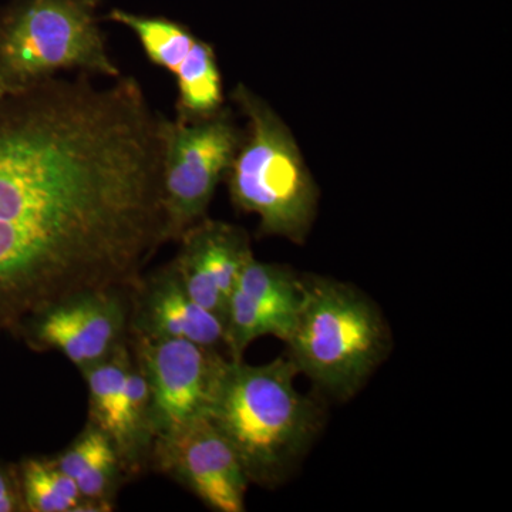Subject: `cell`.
<instances>
[{
	"label": "cell",
	"instance_id": "obj_3",
	"mask_svg": "<svg viewBox=\"0 0 512 512\" xmlns=\"http://www.w3.org/2000/svg\"><path fill=\"white\" fill-rule=\"evenodd\" d=\"M302 302L289 359L299 373L340 402L369 382L392 350V332L379 306L348 282L301 275Z\"/></svg>",
	"mask_w": 512,
	"mask_h": 512
},
{
	"label": "cell",
	"instance_id": "obj_6",
	"mask_svg": "<svg viewBox=\"0 0 512 512\" xmlns=\"http://www.w3.org/2000/svg\"><path fill=\"white\" fill-rule=\"evenodd\" d=\"M244 134L229 110L161 123V191L165 239L178 242L204 220L217 185L227 175Z\"/></svg>",
	"mask_w": 512,
	"mask_h": 512
},
{
	"label": "cell",
	"instance_id": "obj_10",
	"mask_svg": "<svg viewBox=\"0 0 512 512\" xmlns=\"http://www.w3.org/2000/svg\"><path fill=\"white\" fill-rule=\"evenodd\" d=\"M150 468L184 485L212 511H245L251 483L234 448L208 416L154 441Z\"/></svg>",
	"mask_w": 512,
	"mask_h": 512
},
{
	"label": "cell",
	"instance_id": "obj_17",
	"mask_svg": "<svg viewBox=\"0 0 512 512\" xmlns=\"http://www.w3.org/2000/svg\"><path fill=\"white\" fill-rule=\"evenodd\" d=\"M109 19L130 29L148 59L173 74L178 72L198 39L187 26L170 19L136 15L121 9L111 10Z\"/></svg>",
	"mask_w": 512,
	"mask_h": 512
},
{
	"label": "cell",
	"instance_id": "obj_16",
	"mask_svg": "<svg viewBox=\"0 0 512 512\" xmlns=\"http://www.w3.org/2000/svg\"><path fill=\"white\" fill-rule=\"evenodd\" d=\"M174 76L178 86V117L198 119L222 109L221 73L214 49L207 42L197 39Z\"/></svg>",
	"mask_w": 512,
	"mask_h": 512
},
{
	"label": "cell",
	"instance_id": "obj_1",
	"mask_svg": "<svg viewBox=\"0 0 512 512\" xmlns=\"http://www.w3.org/2000/svg\"><path fill=\"white\" fill-rule=\"evenodd\" d=\"M161 123L128 77L0 94V332L67 296L137 284L167 244Z\"/></svg>",
	"mask_w": 512,
	"mask_h": 512
},
{
	"label": "cell",
	"instance_id": "obj_14",
	"mask_svg": "<svg viewBox=\"0 0 512 512\" xmlns=\"http://www.w3.org/2000/svg\"><path fill=\"white\" fill-rule=\"evenodd\" d=\"M52 460L76 481L87 503L99 512L113 510L117 491L128 477L116 447L103 431L87 421L86 429Z\"/></svg>",
	"mask_w": 512,
	"mask_h": 512
},
{
	"label": "cell",
	"instance_id": "obj_13",
	"mask_svg": "<svg viewBox=\"0 0 512 512\" xmlns=\"http://www.w3.org/2000/svg\"><path fill=\"white\" fill-rule=\"evenodd\" d=\"M128 335L184 339L207 348L224 345L225 325L202 308L168 262L130 289Z\"/></svg>",
	"mask_w": 512,
	"mask_h": 512
},
{
	"label": "cell",
	"instance_id": "obj_8",
	"mask_svg": "<svg viewBox=\"0 0 512 512\" xmlns=\"http://www.w3.org/2000/svg\"><path fill=\"white\" fill-rule=\"evenodd\" d=\"M130 289L67 296L30 316L18 335L36 352H59L80 372L128 342Z\"/></svg>",
	"mask_w": 512,
	"mask_h": 512
},
{
	"label": "cell",
	"instance_id": "obj_11",
	"mask_svg": "<svg viewBox=\"0 0 512 512\" xmlns=\"http://www.w3.org/2000/svg\"><path fill=\"white\" fill-rule=\"evenodd\" d=\"M302 302L301 275L289 266L266 264L255 256L245 264L228 302L225 339L229 359L244 360L254 340L289 339Z\"/></svg>",
	"mask_w": 512,
	"mask_h": 512
},
{
	"label": "cell",
	"instance_id": "obj_9",
	"mask_svg": "<svg viewBox=\"0 0 512 512\" xmlns=\"http://www.w3.org/2000/svg\"><path fill=\"white\" fill-rule=\"evenodd\" d=\"M82 375L89 392V423L114 444L126 476H140L150 468L156 434L147 379L128 342Z\"/></svg>",
	"mask_w": 512,
	"mask_h": 512
},
{
	"label": "cell",
	"instance_id": "obj_12",
	"mask_svg": "<svg viewBox=\"0 0 512 512\" xmlns=\"http://www.w3.org/2000/svg\"><path fill=\"white\" fill-rule=\"evenodd\" d=\"M174 271L195 302L224 322L242 268L254 256L247 231L204 218L178 239Z\"/></svg>",
	"mask_w": 512,
	"mask_h": 512
},
{
	"label": "cell",
	"instance_id": "obj_7",
	"mask_svg": "<svg viewBox=\"0 0 512 512\" xmlns=\"http://www.w3.org/2000/svg\"><path fill=\"white\" fill-rule=\"evenodd\" d=\"M128 345L150 389L156 440L208 416L228 363L218 348L141 335H128Z\"/></svg>",
	"mask_w": 512,
	"mask_h": 512
},
{
	"label": "cell",
	"instance_id": "obj_18",
	"mask_svg": "<svg viewBox=\"0 0 512 512\" xmlns=\"http://www.w3.org/2000/svg\"><path fill=\"white\" fill-rule=\"evenodd\" d=\"M25 511L19 467L0 464V512Z\"/></svg>",
	"mask_w": 512,
	"mask_h": 512
},
{
	"label": "cell",
	"instance_id": "obj_4",
	"mask_svg": "<svg viewBox=\"0 0 512 512\" xmlns=\"http://www.w3.org/2000/svg\"><path fill=\"white\" fill-rule=\"evenodd\" d=\"M232 100L248 119L227 175L232 204L259 217L261 237L303 244L318 208V188L298 144L281 117L261 97L239 84Z\"/></svg>",
	"mask_w": 512,
	"mask_h": 512
},
{
	"label": "cell",
	"instance_id": "obj_15",
	"mask_svg": "<svg viewBox=\"0 0 512 512\" xmlns=\"http://www.w3.org/2000/svg\"><path fill=\"white\" fill-rule=\"evenodd\" d=\"M18 467L25 511L99 512L84 500L76 481L63 473L52 458H26Z\"/></svg>",
	"mask_w": 512,
	"mask_h": 512
},
{
	"label": "cell",
	"instance_id": "obj_5",
	"mask_svg": "<svg viewBox=\"0 0 512 512\" xmlns=\"http://www.w3.org/2000/svg\"><path fill=\"white\" fill-rule=\"evenodd\" d=\"M100 0H12L0 9V94L18 92L63 70L119 79L107 52Z\"/></svg>",
	"mask_w": 512,
	"mask_h": 512
},
{
	"label": "cell",
	"instance_id": "obj_2",
	"mask_svg": "<svg viewBox=\"0 0 512 512\" xmlns=\"http://www.w3.org/2000/svg\"><path fill=\"white\" fill-rule=\"evenodd\" d=\"M298 375L289 357L258 366L228 359L208 417L251 484H284L322 429V410L296 389Z\"/></svg>",
	"mask_w": 512,
	"mask_h": 512
}]
</instances>
